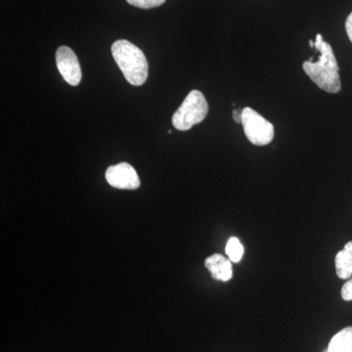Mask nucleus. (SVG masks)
<instances>
[{
  "label": "nucleus",
  "mask_w": 352,
  "mask_h": 352,
  "mask_svg": "<svg viewBox=\"0 0 352 352\" xmlns=\"http://www.w3.org/2000/svg\"><path fill=\"white\" fill-rule=\"evenodd\" d=\"M315 50L320 53L316 62L309 60L302 65L305 74L321 89L329 94H338L342 89L340 68L332 46L326 43L320 34H317L315 41Z\"/></svg>",
  "instance_id": "obj_1"
},
{
  "label": "nucleus",
  "mask_w": 352,
  "mask_h": 352,
  "mask_svg": "<svg viewBox=\"0 0 352 352\" xmlns=\"http://www.w3.org/2000/svg\"><path fill=\"white\" fill-rule=\"evenodd\" d=\"M112 54L127 82L134 87L144 85L148 78L149 66L140 48L129 41L120 39L113 44Z\"/></svg>",
  "instance_id": "obj_2"
},
{
  "label": "nucleus",
  "mask_w": 352,
  "mask_h": 352,
  "mask_svg": "<svg viewBox=\"0 0 352 352\" xmlns=\"http://www.w3.org/2000/svg\"><path fill=\"white\" fill-rule=\"evenodd\" d=\"M208 113V102L199 90H192L182 106L173 113V124L178 131H186L206 119Z\"/></svg>",
  "instance_id": "obj_3"
},
{
  "label": "nucleus",
  "mask_w": 352,
  "mask_h": 352,
  "mask_svg": "<svg viewBox=\"0 0 352 352\" xmlns=\"http://www.w3.org/2000/svg\"><path fill=\"white\" fill-rule=\"evenodd\" d=\"M242 124L248 140L256 146L270 144L274 138V126L254 109H243Z\"/></svg>",
  "instance_id": "obj_4"
},
{
  "label": "nucleus",
  "mask_w": 352,
  "mask_h": 352,
  "mask_svg": "<svg viewBox=\"0 0 352 352\" xmlns=\"http://www.w3.org/2000/svg\"><path fill=\"white\" fill-rule=\"evenodd\" d=\"M56 64L65 82L76 87L82 80V68L78 57L68 46H61L56 51Z\"/></svg>",
  "instance_id": "obj_5"
},
{
  "label": "nucleus",
  "mask_w": 352,
  "mask_h": 352,
  "mask_svg": "<svg viewBox=\"0 0 352 352\" xmlns=\"http://www.w3.org/2000/svg\"><path fill=\"white\" fill-rule=\"evenodd\" d=\"M106 179L113 188L135 190L140 186V179L133 166L120 163L109 166L105 173Z\"/></svg>",
  "instance_id": "obj_6"
},
{
  "label": "nucleus",
  "mask_w": 352,
  "mask_h": 352,
  "mask_svg": "<svg viewBox=\"0 0 352 352\" xmlns=\"http://www.w3.org/2000/svg\"><path fill=\"white\" fill-rule=\"evenodd\" d=\"M205 266L214 280L227 282L233 277L232 261L222 254H214L208 256L206 259Z\"/></svg>",
  "instance_id": "obj_7"
},
{
  "label": "nucleus",
  "mask_w": 352,
  "mask_h": 352,
  "mask_svg": "<svg viewBox=\"0 0 352 352\" xmlns=\"http://www.w3.org/2000/svg\"><path fill=\"white\" fill-rule=\"evenodd\" d=\"M336 271L340 279H349L352 276V241L338 252L335 258Z\"/></svg>",
  "instance_id": "obj_8"
},
{
  "label": "nucleus",
  "mask_w": 352,
  "mask_h": 352,
  "mask_svg": "<svg viewBox=\"0 0 352 352\" xmlns=\"http://www.w3.org/2000/svg\"><path fill=\"white\" fill-rule=\"evenodd\" d=\"M329 352H352V327H347L336 333L329 342Z\"/></svg>",
  "instance_id": "obj_9"
},
{
  "label": "nucleus",
  "mask_w": 352,
  "mask_h": 352,
  "mask_svg": "<svg viewBox=\"0 0 352 352\" xmlns=\"http://www.w3.org/2000/svg\"><path fill=\"white\" fill-rule=\"evenodd\" d=\"M226 252L228 258L234 263H240L244 256V247L238 238L232 237L227 242Z\"/></svg>",
  "instance_id": "obj_10"
},
{
  "label": "nucleus",
  "mask_w": 352,
  "mask_h": 352,
  "mask_svg": "<svg viewBox=\"0 0 352 352\" xmlns=\"http://www.w3.org/2000/svg\"><path fill=\"white\" fill-rule=\"evenodd\" d=\"M132 6L142 9H151L154 7L161 6L166 0H126Z\"/></svg>",
  "instance_id": "obj_11"
},
{
  "label": "nucleus",
  "mask_w": 352,
  "mask_h": 352,
  "mask_svg": "<svg viewBox=\"0 0 352 352\" xmlns=\"http://www.w3.org/2000/svg\"><path fill=\"white\" fill-rule=\"evenodd\" d=\"M340 295H342V300H346V302L352 300V278L342 286Z\"/></svg>",
  "instance_id": "obj_12"
},
{
  "label": "nucleus",
  "mask_w": 352,
  "mask_h": 352,
  "mask_svg": "<svg viewBox=\"0 0 352 352\" xmlns=\"http://www.w3.org/2000/svg\"><path fill=\"white\" fill-rule=\"evenodd\" d=\"M346 31L349 41L352 43V12L349 14L346 21Z\"/></svg>",
  "instance_id": "obj_13"
},
{
  "label": "nucleus",
  "mask_w": 352,
  "mask_h": 352,
  "mask_svg": "<svg viewBox=\"0 0 352 352\" xmlns=\"http://www.w3.org/2000/svg\"><path fill=\"white\" fill-rule=\"evenodd\" d=\"M232 115L235 122H237V124H242L243 110L234 109Z\"/></svg>",
  "instance_id": "obj_14"
},
{
  "label": "nucleus",
  "mask_w": 352,
  "mask_h": 352,
  "mask_svg": "<svg viewBox=\"0 0 352 352\" xmlns=\"http://www.w3.org/2000/svg\"><path fill=\"white\" fill-rule=\"evenodd\" d=\"M309 45H310V47L314 48L315 43H314V41H309Z\"/></svg>",
  "instance_id": "obj_15"
},
{
  "label": "nucleus",
  "mask_w": 352,
  "mask_h": 352,
  "mask_svg": "<svg viewBox=\"0 0 352 352\" xmlns=\"http://www.w3.org/2000/svg\"><path fill=\"white\" fill-rule=\"evenodd\" d=\"M323 352H329L328 349H326V351H324Z\"/></svg>",
  "instance_id": "obj_16"
}]
</instances>
